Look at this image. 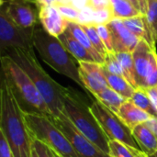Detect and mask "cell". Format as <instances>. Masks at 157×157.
Segmentation results:
<instances>
[{"label": "cell", "instance_id": "obj_1", "mask_svg": "<svg viewBox=\"0 0 157 157\" xmlns=\"http://www.w3.org/2000/svg\"><path fill=\"white\" fill-rule=\"evenodd\" d=\"M0 132L9 144L14 157H31L32 138L19 107L6 81L1 76Z\"/></svg>", "mask_w": 157, "mask_h": 157}, {"label": "cell", "instance_id": "obj_2", "mask_svg": "<svg viewBox=\"0 0 157 157\" xmlns=\"http://www.w3.org/2000/svg\"><path fill=\"white\" fill-rule=\"evenodd\" d=\"M4 55L9 56L29 75L46 102L52 116L58 117L63 111V97L66 87L54 81L44 71L34 51L10 48Z\"/></svg>", "mask_w": 157, "mask_h": 157}, {"label": "cell", "instance_id": "obj_3", "mask_svg": "<svg viewBox=\"0 0 157 157\" xmlns=\"http://www.w3.org/2000/svg\"><path fill=\"white\" fill-rule=\"evenodd\" d=\"M2 76L6 81L19 107L25 113L48 117L52 113L29 75L9 56H1Z\"/></svg>", "mask_w": 157, "mask_h": 157}, {"label": "cell", "instance_id": "obj_4", "mask_svg": "<svg viewBox=\"0 0 157 157\" xmlns=\"http://www.w3.org/2000/svg\"><path fill=\"white\" fill-rule=\"evenodd\" d=\"M34 48L41 59L57 73L67 76L85 89L79 75V65L58 37L49 34L39 22L33 31Z\"/></svg>", "mask_w": 157, "mask_h": 157}, {"label": "cell", "instance_id": "obj_5", "mask_svg": "<svg viewBox=\"0 0 157 157\" xmlns=\"http://www.w3.org/2000/svg\"><path fill=\"white\" fill-rule=\"evenodd\" d=\"M63 112L85 136L109 155V140L93 115L86 98L81 92L66 87Z\"/></svg>", "mask_w": 157, "mask_h": 157}, {"label": "cell", "instance_id": "obj_6", "mask_svg": "<svg viewBox=\"0 0 157 157\" xmlns=\"http://www.w3.org/2000/svg\"><path fill=\"white\" fill-rule=\"evenodd\" d=\"M24 118L32 139L49 146L59 157H79L69 140L50 117L24 112Z\"/></svg>", "mask_w": 157, "mask_h": 157}, {"label": "cell", "instance_id": "obj_7", "mask_svg": "<svg viewBox=\"0 0 157 157\" xmlns=\"http://www.w3.org/2000/svg\"><path fill=\"white\" fill-rule=\"evenodd\" d=\"M90 109L109 141H118L129 146L140 149L133 138L132 131L116 113L111 111L98 99L93 100L90 104Z\"/></svg>", "mask_w": 157, "mask_h": 157}, {"label": "cell", "instance_id": "obj_8", "mask_svg": "<svg viewBox=\"0 0 157 157\" xmlns=\"http://www.w3.org/2000/svg\"><path fill=\"white\" fill-rule=\"evenodd\" d=\"M34 28L25 29L16 24L7 15L4 6H0V52L3 56L10 48L33 50Z\"/></svg>", "mask_w": 157, "mask_h": 157}, {"label": "cell", "instance_id": "obj_9", "mask_svg": "<svg viewBox=\"0 0 157 157\" xmlns=\"http://www.w3.org/2000/svg\"><path fill=\"white\" fill-rule=\"evenodd\" d=\"M135 79L138 88L147 89L157 86L156 50L144 40H141L132 52Z\"/></svg>", "mask_w": 157, "mask_h": 157}, {"label": "cell", "instance_id": "obj_10", "mask_svg": "<svg viewBox=\"0 0 157 157\" xmlns=\"http://www.w3.org/2000/svg\"><path fill=\"white\" fill-rule=\"evenodd\" d=\"M50 118L66 136L79 157H110L100 150L86 136H85L63 112H62L58 117L51 116Z\"/></svg>", "mask_w": 157, "mask_h": 157}, {"label": "cell", "instance_id": "obj_11", "mask_svg": "<svg viewBox=\"0 0 157 157\" xmlns=\"http://www.w3.org/2000/svg\"><path fill=\"white\" fill-rule=\"evenodd\" d=\"M9 17L18 26L30 29L38 23L40 8L31 0H1Z\"/></svg>", "mask_w": 157, "mask_h": 157}, {"label": "cell", "instance_id": "obj_12", "mask_svg": "<svg viewBox=\"0 0 157 157\" xmlns=\"http://www.w3.org/2000/svg\"><path fill=\"white\" fill-rule=\"evenodd\" d=\"M79 75L85 86V89L93 96L109 86L107 78L103 73L102 64L90 62H78Z\"/></svg>", "mask_w": 157, "mask_h": 157}, {"label": "cell", "instance_id": "obj_13", "mask_svg": "<svg viewBox=\"0 0 157 157\" xmlns=\"http://www.w3.org/2000/svg\"><path fill=\"white\" fill-rule=\"evenodd\" d=\"M107 25L112 36L114 52H133L141 39L126 28L122 19L113 17Z\"/></svg>", "mask_w": 157, "mask_h": 157}, {"label": "cell", "instance_id": "obj_14", "mask_svg": "<svg viewBox=\"0 0 157 157\" xmlns=\"http://www.w3.org/2000/svg\"><path fill=\"white\" fill-rule=\"evenodd\" d=\"M39 20L43 29L51 35L59 37L68 26V20L60 13L59 9L53 6H43L39 11Z\"/></svg>", "mask_w": 157, "mask_h": 157}, {"label": "cell", "instance_id": "obj_15", "mask_svg": "<svg viewBox=\"0 0 157 157\" xmlns=\"http://www.w3.org/2000/svg\"><path fill=\"white\" fill-rule=\"evenodd\" d=\"M117 115L132 131L139 124L145 123L153 118L150 114L135 106L130 99L122 104Z\"/></svg>", "mask_w": 157, "mask_h": 157}, {"label": "cell", "instance_id": "obj_16", "mask_svg": "<svg viewBox=\"0 0 157 157\" xmlns=\"http://www.w3.org/2000/svg\"><path fill=\"white\" fill-rule=\"evenodd\" d=\"M122 22L132 33H133L139 39L144 40L151 46L152 49L155 50L156 42L155 41L153 38V34L150 29L145 15L141 14L133 17L125 18V19H122Z\"/></svg>", "mask_w": 157, "mask_h": 157}, {"label": "cell", "instance_id": "obj_17", "mask_svg": "<svg viewBox=\"0 0 157 157\" xmlns=\"http://www.w3.org/2000/svg\"><path fill=\"white\" fill-rule=\"evenodd\" d=\"M132 135L141 151L147 156L157 153V136L145 123L136 126L132 130Z\"/></svg>", "mask_w": 157, "mask_h": 157}, {"label": "cell", "instance_id": "obj_18", "mask_svg": "<svg viewBox=\"0 0 157 157\" xmlns=\"http://www.w3.org/2000/svg\"><path fill=\"white\" fill-rule=\"evenodd\" d=\"M60 40L63 42L67 51L75 57V59L78 62H90L96 63L93 56L86 51V49L69 32V30H65L59 37Z\"/></svg>", "mask_w": 157, "mask_h": 157}, {"label": "cell", "instance_id": "obj_19", "mask_svg": "<svg viewBox=\"0 0 157 157\" xmlns=\"http://www.w3.org/2000/svg\"><path fill=\"white\" fill-rule=\"evenodd\" d=\"M67 30H69V32L86 49V51L93 56L96 63H98L99 64H104L105 59L95 49L89 37L87 36V34L86 33V31L84 30V29L82 28V26L79 23L69 21L68 26H67Z\"/></svg>", "mask_w": 157, "mask_h": 157}, {"label": "cell", "instance_id": "obj_20", "mask_svg": "<svg viewBox=\"0 0 157 157\" xmlns=\"http://www.w3.org/2000/svg\"><path fill=\"white\" fill-rule=\"evenodd\" d=\"M102 69L107 78L109 86L112 88L114 91H116L118 94L122 96L125 99L127 100L131 99L136 89L127 81V79H125L122 75H114L109 72L107 69L103 67V65H102Z\"/></svg>", "mask_w": 157, "mask_h": 157}, {"label": "cell", "instance_id": "obj_21", "mask_svg": "<svg viewBox=\"0 0 157 157\" xmlns=\"http://www.w3.org/2000/svg\"><path fill=\"white\" fill-rule=\"evenodd\" d=\"M94 97L96 99L100 101L103 105H105L108 109H109L116 114L119 112L122 104L127 100L109 86L106 87L101 92L94 95Z\"/></svg>", "mask_w": 157, "mask_h": 157}, {"label": "cell", "instance_id": "obj_22", "mask_svg": "<svg viewBox=\"0 0 157 157\" xmlns=\"http://www.w3.org/2000/svg\"><path fill=\"white\" fill-rule=\"evenodd\" d=\"M113 17L125 19L141 15L138 8L130 0H110Z\"/></svg>", "mask_w": 157, "mask_h": 157}, {"label": "cell", "instance_id": "obj_23", "mask_svg": "<svg viewBox=\"0 0 157 157\" xmlns=\"http://www.w3.org/2000/svg\"><path fill=\"white\" fill-rule=\"evenodd\" d=\"M116 56L121 65L123 77L135 88L138 89L135 79V67L133 62L132 52H115Z\"/></svg>", "mask_w": 157, "mask_h": 157}, {"label": "cell", "instance_id": "obj_24", "mask_svg": "<svg viewBox=\"0 0 157 157\" xmlns=\"http://www.w3.org/2000/svg\"><path fill=\"white\" fill-rule=\"evenodd\" d=\"M109 148L110 157H148L140 149L129 146L118 141H109Z\"/></svg>", "mask_w": 157, "mask_h": 157}, {"label": "cell", "instance_id": "obj_25", "mask_svg": "<svg viewBox=\"0 0 157 157\" xmlns=\"http://www.w3.org/2000/svg\"><path fill=\"white\" fill-rule=\"evenodd\" d=\"M135 106L145 111L146 113L150 114L152 117L157 118V112L150 99V97L145 89L138 88L133 93L132 98L130 99Z\"/></svg>", "mask_w": 157, "mask_h": 157}, {"label": "cell", "instance_id": "obj_26", "mask_svg": "<svg viewBox=\"0 0 157 157\" xmlns=\"http://www.w3.org/2000/svg\"><path fill=\"white\" fill-rule=\"evenodd\" d=\"M81 25V24H80ZM82 28L84 29V30L86 31V33L87 34V36L89 37L93 46L95 47V49L100 53V55L105 59V57L107 56V54L109 53L104 42L102 41L98 31L97 29V26L96 25H81Z\"/></svg>", "mask_w": 157, "mask_h": 157}, {"label": "cell", "instance_id": "obj_27", "mask_svg": "<svg viewBox=\"0 0 157 157\" xmlns=\"http://www.w3.org/2000/svg\"><path fill=\"white\" fill-rule=\"evenodd\" d=\"M146 18L153 34L155 41H157V0L148 1V9L146 13Z\"/></svg>", "mask_w": 157, "mask_h": 157}, {"label": "cell", "instance_id": "obj_28", "mask_svg": "<svg viewBox=\"0 0 157 157\" xmlns=\"http://www.w3.org/2000/svg\"><path fill=\"white\" fill-rule=\"evenodd\" d=\"M102 65L109 72H110L114 75H119L123 76L121 65L115 52H109L107 54V56L105 57V63Z\"/></svg>", "mask_w": 157, "mask_h": 157}, {"label": "cell", "instance_id": "obj_29", "mask_svg": "<svg viewBox=\"0 0 157 157\" xmlns=\"http://www.w3.org/2000/svg\"><path fill=\"white\" fill-rule=\"evenodd\" d=\"M96 26H97V29L98 31V34H99L102 41L104 42L108 52H114L112 36H111V33H110V30H109L108 25L107 24H98Z\"/></svg>", "mask_w": 157, "mask_h": 157}, {"label": "cell", "instance_id": "obj_30", "mask_svg": "<svg viewBox=\"0 0 157 157\" xmlns=\"http://www.w3.org/2000/svg\"><path fill=\"white\" fill-rule=\"evenodd\" d=\"M56 7L59 9L60 13L68 20L72 22H78L80 10L75 8L72 5H57Z\"/></svg>", "mask_w": 157, "mask_h": 157}, {"label": "cell", "instance_id": "obj_31", "mask_svg": "<svg viewBox=\"0 0 157 157\" xmlns=\"http://www.w3.org/2000/svg\"><path fill=\"white\" fill-rule=\"evenodd\" d=\"M32 145L40 157H59L53 150L40 141L32 139Z\"/></svg>", "mask_w": 157, "mask_h": 157}, {"label": "cell", "instance_id": "obj_32", "mask_svg": "<svg viewBox=\"0 0 157 157\" xmlns=\"http://www.w3.org/2000/svg\"><path fill=\"white\" fill-rule=\"evenodd\" d=\"M0 157H14L11 147L5 136L0 132Z\"/></svg>", "mask_w": 157, "mask_h": 157}, {"label": "cell", "instance_id": "obj_33", "mask_svg": "<svg viewBox=\"0 0 157 157\" xmlns=\"http://www.w3.org/2000/svg\"><path fill=\"white\" fill-rule=\"evenodd\" d=\"M88 6L94 10L111 8L110 0H89Z\"/></svg>", "mask_w": 157, "mask_h": 157}, {"label": "cell", "instance_id": "obj_34", "mask_svg": "<svg viewBox=\"0 0 157 157\" xmlns=\"http://www.w3.org/2000/svg\"><path fill=\"white\" fill-rule=\"evenodd\" d=\"M145 90L148 93L150 99H151V101H152V103H153V105H154L157 112V86L150 87V88H147Z\"/></svg>", "mask_w": 157, "mask_h": 157}, {"label": "cell", "instance_id": "obj_35", "mask_svg": "<svg viewBox=\"0 0 157 157\" xmlns=\"http://www.w3.org/2000/svg\"><path fill=\"white\" fill-rule=\"evenodd\" d=\"M88 3L89 0H71V5L78 10H82L85 7L88 6Z\"/></svg>", "mask_w": 157, "mask_h": 157}, {"label": "cell", "instance_id": "obj_36", "mask_svg": "<svg viewBox=\"0 0 157 157\" xmlns=\"http://www.w3.org/2000/svg\"><path fill=\"white\" fill-rule=\"evenodd\" d=\"M35 2L39 8L43 7V6H56V5H57L56 0H35Z\"/></svg>", "mask_w": 157, "mask_h": 157}, {"label": "cell", "instance_id": "obj_37", "mask_svg": "<svg viewBox=\"0 0 157 157\" xmlns=\"http://www.w3.org/2000/svg\"><path fill=\"white\" fill-rule=\"evenodd\" d=\"M139 5V10L142 15H146L148 9V1L149 0H137Z\"/></svg>", "mask_w": 157, "mask_h": 157}, {"label": "cell", "instance_id": "obj_38", "mask_svg": "<svg viewBox=\"0 0 157 157\" xmlns=\"http://www.w3.org/2000/svg\"><path fill=\"white\" fill-rule=\"evenodd\" d=\"M145 124L155 132V134L157 136V118L153 117L150 121L145 122Z\"/></svg>", "mask_w": 157, "mask_h": 157}, {"label": "cell", "instance_id": "obj_39", "mask_svg": "<svg viewBox=\"0 0 157 157\" xmlns=\"http://www.w3.org/2000/svg\"><path fill=\"white\" fill-rule=\"evenodd\" d=\"M31 157H40L39 155H38V154H37V152H36L35 148L33 147V145H32V153H31Z\"/></svg>", "mask_w": 157, "mask_h": 157}, {"label": "cell", "instance_id": "obj_40", "mask_svg": "<svg viewBox=\"0 0 157 157\" xmlns=\"http://www.w3.org/2000/svg\"><path fill=\"white\" fill-rule=\"evenodd\" d=\"M148 157H157V153H155V155H150V156Z\"/></svg>", "mask_w": 157, "mask_h": 157}, {"label": "cell", "instance_id": "obj_41", "mask_svg": "<svg viewBox=\"0 0 157 157\" xmlns=\"http://www.w3.org/2000/svg\"><path fill=\"white\" fill-rule=\"evenodd\" d=\"M31 1H34V2H35V0H31ZM35 3H36V2H35Z\"/></svg>", "mask_w": 157, "mask_h": 157}]
</instances>
